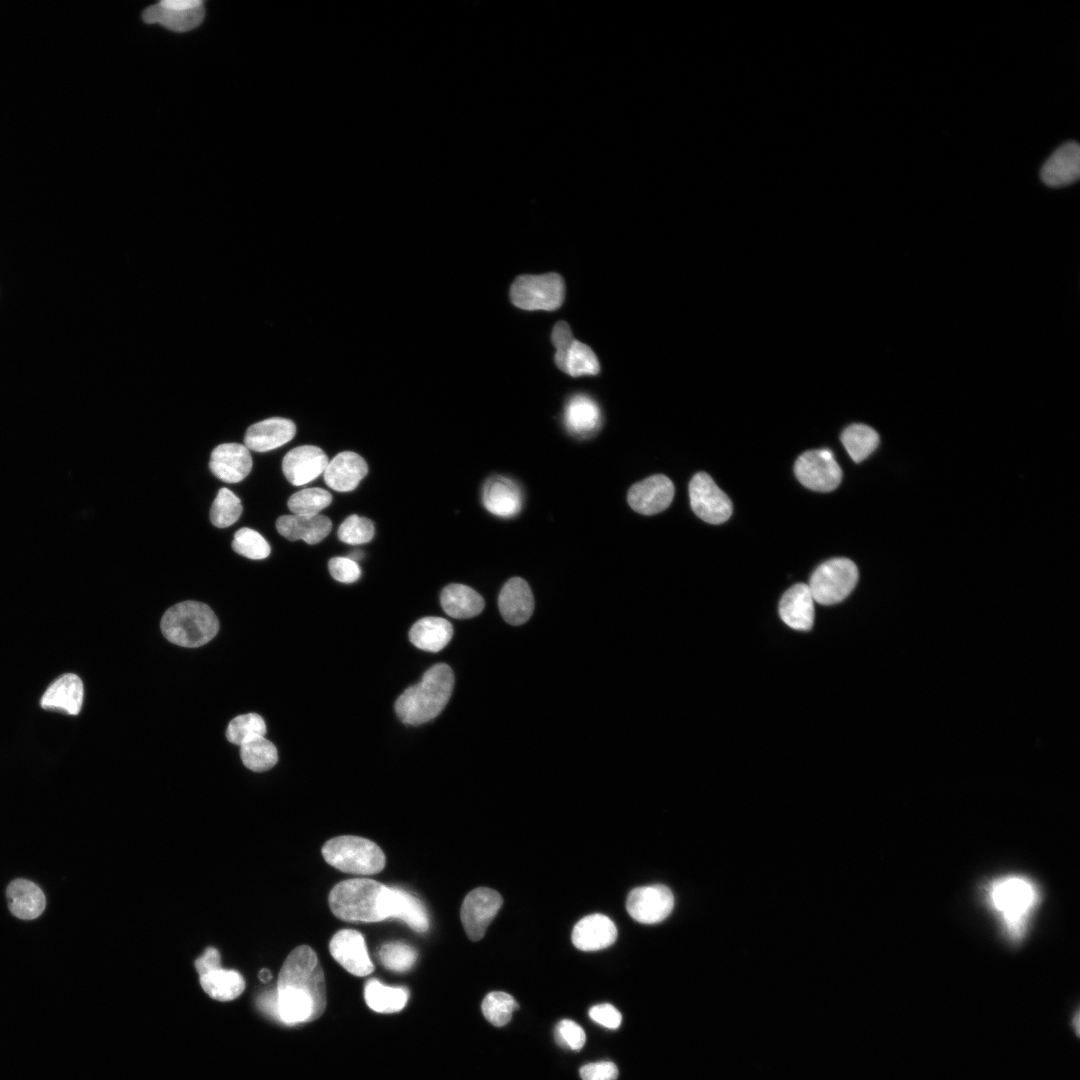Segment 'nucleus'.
I'll return each instance as SVG.
<instances>
[{"label": "nucleus", "instance_id": "1", "mask_svg": "<svg viewBox=\"0 0 1080 1080\" xmlns=\"http://www.w3.org/2000/svg\"><path fill=\"white\" fill-rule=\"evenodd\" d=\"M278 1020L287 1025L319 1018L326 1008V985L314 950L293 949L284 961L277 982Z\"/></svg>", "mask_w": 1080, "mask_h": 1080}, {"label": "nucleus", "instance_id": "2", "mask_svg": "<svg viewBox=\"0 0 1080 1080\" xmlns=\"http://www.w3.org/2000/svg\"><path fill=\"white\" fill-rule=\"evenodd\" d=\"M984 894L1006 937L1019 942L1040 902L1037 884L1026 876L1010 874L991 880Z\"/></svg>", "mask_w": 1080, "mask_h": 1080}, {"label": "nucleus", "instance_id": "3", "mask_svg": "<svg viewBox=\"0 0 1080 1080\" xmlns=\"http://www.w3.org/2000/svg\"><path fill=\"white\" fill-rule=\"evenodd\" d=\"M454 686L452 669L444 663L429 668L421 680L396 700L395 711L407 725H420L437 717L448 703Z\"/></svg>", "mask_w": 1080, "mask_h": 1080}, {"label": "nucleus", "instance_id": "4", "mask_svg": "<svg viewBox=\"0 0 1080 1080\" xmlns=\"http://www.w3.org/2000/svg\"><path fill=\"white\" fill-rule=\"evenodd\" d=\"M390 887L366 878L347 879L330 891L333 914L348 922H379L389 918Z\"/></svg>", "mask_w": 1080, "mask_h": 1080}, {"label": "nucleus", "instance_id": "5", "mask_svg": "<svg viewBox=\"0 0 1080 1080\" xmlns=\"http://www.w3.org/2000/svg\"><path fill=\"white\" fill-rule=\"evenodd\" d=\"M161 630L171 643L195 648L216 636L219 621L208 605L188 600L166 610L161 619Z\"/></svg>", "mask_w": 1080, "mask_h": 1080}, {"label": "nucleus", "instance_id": "6", "mask_svg": "<svg viewBox=\"0 0 1080 1080\" xmlns=\"http://www.w3.org/2000/svg\"><path fill=\"white\" fill-rule=\"evenodd\" d=\"M321 852L329 865L351 874L379 873L386 862L383 851L376 843L359 836L334 837L322 846Z\"/></svg>", "mask_w": 1080, "mask_h": 1080}, {"label": "nucleus", "instance_id": "7", "mask_svg": "<svg viewBox=\"0 0 1080 1080\" xmlns=\"http://www.w3.org/2000/svg\"><path fill=\"white\" fill-rule=\"evenodd\" d=\"M565 297L563 278L554 272L542 275H520L510 288V300L520 309L553 311Z\"/></svg>", "mask_w": 1080, "mask_h": 1080}, {"label": "nucleus", "instance_id": "8", "mask_svg": "<svg viewBox=\"0 0 1080 1080\" xmlns=\"http://www.w3.org/2000/svg\"><path fill=\"white\" fill-rule=\"evenodd\" d=\"M858 568L848 558H833L818 566L812 573L808 587L815 602L833 605L843 601L855 588Z\"/></svg>", "mask_w": 1080, "mask_h": 1080}, {"label": "nucleus", "instance_id": "9", "mask_svg": "<svg viewBox=\"0 0 1080 1080\" xmlns=\"http://www.w3.org/2000/svg\"><path fill=\"white\" fill-rule=\"evenodd\" d=\"M794 472L803 486L818 492H830L842 480V470L829 449L804 452L797 458Z\"/></svg>", "mask_w": 1080, "mask_h": 1080}, {"label": "nucleus", "instance_id": "10", "mask_svg": "<svg viewBox=\"0 0 1080 1080\" xmlns=\"http://www.w3.org/2000/svg\"><path fill=\"white\" fill-rule=\"evenodd\" d=\"M693 512L710 524H721L732 514V502L705 472L696 473L689 483Z\"/></svg>", "mask_w": 1080, "mask_h": 1080}, {"label": "nucleus", "instance_id": "11", "mask_svg": "<svg viewBox=\"0 0 1080 1080\" xmlns=\"http://www.w3.org/2000/svg\"><path fill=\"white\" fill-rule=\"evenodd\" d=\"M503 899L501 895L487 887H479L469 892L463 900L460 916L468 938L478 941L483 938L486 929L498 913Z\"/></svg>", "mask_w": 1080, "mask_h": 1080}, {"label": "nucleus", "instance_id": "12", "mask_svg": "<svg viewBox=\"0 0 1080 1080\" xmlns=\"http://www.w3.org/2000/svg\"><path fill=\"white\" fill-rule=\"evenodd\" d=\"M673 907V893L662 884L634 888L626 899L629 915L643 924L663 921L670 915Z\"/></svg>", "mask_w": 1080, "mask_h": 1080}, {"label": "nucleus", "instance_id": "13", "mask_svg": "<svg viewBox=\"0 0 1080 1080\" xmlns=\"http://www.w3.org/2000/svg\"><path fill=\"white\" fill-rule=\"evenodd\" d=\"M332 957L355 976H367L374 971L363 935L353 929L336 932L329 942Z\"/></svg>", "mask_w": 1080, "mask_h": 1080}, {"label": "nucleus", "instance_id": "14", "mask_svg": "<svg viewBox=\"0 0 1080 1080\" xmlns=\"http://www.w3.org/2000/svg\"><path fill=\"white\" fill-rule=\"evenodd\" d=\"M674 497V485L663 474L652 475L632 485L627 493L629 506L642 515L664 511Z\"/></svg>", "mask_w": 1080, "mask_h": 1080}, {"label": "nucleus", "instance_id": "15", "mask_svg": "<svg viewBox=\"0 0 1080 1080\" xmlns=\"http://www.w3.org/2000/svg\"><path fill=\"white\" fill-rule=\"evenodd\" d=\"M328 462V457L321 448L303 445L291 449L284 456L282 470L292 485L301 486L324 473Z\"/></svg>", "mask_w": 1080, "mask_h": 1080}, {"label": "nucleus", "instance_id": "16", "mask_svg": "<svg viewBox=\"0 0 1080 1080\" xmlns=\"http://www.w3.org/2000/svg\"><path fill=\"white\" fill-rule=\"evenodd\" d=\"M481 498L486 510L501 518L514 517L523 504L522 492L517 483L500 475L485 481Z\"/></svg>", "mask_w": 1080, "mask_h": 1080}, {"label": "nucleus", "instance_id": "17", "mask_svg": "<svg viewBox=\"0 0 1080 1080\" xmlns=\"http://www.w3.org/2000/svg\"><path fill=\"white\" fill-rule=\"evenodd\" d=\"M209 467L212 473L226 483L243 480L252 469L249 449L238 443H223L213 449Z\"/></svg>", "mask_w": 1080, "mask_h": 1080}, {"label": "nucleus", "instance_id": "18", "mask_svg": "<svg viewBox=\"0 0 1080 1080\" xmlns=\"http://www.w3.org/2000/svg\"><path fill=\"white\" fill-rule=\"evenodd\" d=\"M1080 176V148L1069 141L1055 150L1043 164L1040 177L1049 187L1059 188L1073 184Z\"/></svg>", "mask_w": 1080, "mask_h": 1080}, {"label": "nucleus", "instance_id": "19", "mask_svg": "<svg viewBox=\"0 0 1080 1080\" xmlns=\"http://www.w3.org/2000/svg\"><path fill=\"white\" fill-rule=\"evenodd\" d=\"M498 607L507 623L517 626L527 622L534 611V597L528 583L520 577L509 579L499 593Z\"/></svg>", "mask_w": 1080, "mask_h": 1080}, {"label": "nucleus", "instance_id": "20", "mask_svg": "<svg viewBox=\"0 0 1080 1080\" xmlns=\"http://www.w3.org/2000/svg\"><path fill=\"white\" fill-rule=\"evenodd\" d=\"M296 433L293 421L272 417L252 424L244 436L245 446L256 452L276 449L289 442Z\"/></svg>", "mask_w": 1080, "mask_h": 1080}, {"label": "nucleus", "instance_id": "21", "mask_svg": "<svg viewBox=\"0 0 1080 1080\" xmlns=\"http://www.w3.org/2000/svg\"><path fill=\"white\" fill-rule=\"evenodd\" d=\"M572 943L582 951H597L612 945L617 938L613 921L603 914L585 916L574 926Z\"/></svg>", "mask_w": 1080, "mask_h": 1080}, {"label": "nucleus", "instance_id": "22", "mask_svg": "<svg viewBox=\"0 0 1080 1080\" xmlns=\"http://www.w3.org/2000/svg\"><path fill=\"white\" fill-rule=\"evenodd\" d=\"M814 599L807 584L797 583L781 597L779 614L795 630H810L814 623Z\"/></svg>", "mask_w": 1080, "mask_h": 1080}, {"label": "nucleus", "instance_id": "23", "mask_svg": "<svg viewBox=\"0 0 1080 1080\" xmlns=\"http://www.w3.org/2000/svg\"><path fill=\"white\" fill-rule=\"evenodd\" d=\"M367 473V463L359 454L344 451L328 462L323 475L328 487L348 492L354 490Z\"/></svg>", "mask_w": 1080, "mask_h": 1080}, {"label": "nucleus", "instance_id": "24", "mask_svg": "<svg viewBox=\"0 0 1080 1080\" xmlns=\"http://www.w3.org/2000/svg\"><path fill=\"white\" fill-rule=\"evenodd\" d=\"M83 694V683L80 677L74 673H67L50 684L40 704L46 710L77 715L81 710Z\"/></svg>", "mask_w": 1080, "mask_h": 1080}, {"label": "nucleus", "instance_id": "25", "mask_svg": "<svg viewBox=\"0 0 1080 1080\" xmlns=\"http://www.w3.org/2000/svg\"><path fill=\"white\" fill-rule=\"evenodd\" d=\"M601 410L597 402L586 394H575L564 410V423L574 436L586 438L594 435L601 426Z\"/></svg>", "mask_w": 1080, "mask_h": 1080}, {"label": "nucleus", "instance_id": "26", "mask_svg": "<svg viewBox=\"0 0 1080 1080\" xmlns=\"http://www.w3.org/2000/svg\"><path fill=\"white\" fill-rule=\"evenodd\" d=\"M331 528V520L322 514L283 515L276 521V529L281 536L290 541L301 539L307 544L319 543L328 536Z\"/></svg>", "mask_w": 1080, "mask_h": 1080}, {"label": "nucleus", "instance_id": "27", "mask_svg": "<svg viewBox=\"0 0 1080 1080\" xmlns=\"http://www.w3.org/2000/svg\"><path fill=\"white\" fill-rule=\"evenodd\" d=\"M11 913L22 920L38 918L46 906V898L39 886L27 879H15L6 889Z\"/></svg>", "mask_w": 1080, "mask_h": 1080}, {"label": "nucleus", "instance_id": "28", "mask_svg": "<svg viewBox=\"0 0 1080 1080\" xmlns=\"http://www.w3.org/2000/svg\"><path fill=\"white\" fill-rule=\"evenodd\" d=\"M440 603L448 616L457 619L474 617L480 614L485 606L484 599L478 592L458 583L447 585L442 590Z\"/></svg>", "mask_w": 1080, "mask_h": 1080}, {"label": "nucleus", "instance_id": "29", "mask_svg": "<svg viewBox=\"0 0 1080 1080\" xmlns=\"http://www.w3.org/2000/svg\"><path fill=\"white\" fill-rule=\"evenodd\" d=\"M453 627L451 623L440 617H424L416 621L409 631V639L417 648L438 652L451 640Z\"/></svg>", "mask_w": 1080, "mask_h": 1080}, {"label": "nucleus", "instance_id": "30", "mask_svg": "<svg viewBox=\"0 0 1080 1080\" xmlns=\"http://www.w3.org/2000/svg\"><path fill=\"white\" fill-rule=\"evenodd\" d=\"M389 918H398L411 929L423 933L429 928V919L423 903L410 892L390 887Z\"/></svg>", "mask_w": 1080, "mask_h": 1080}, {"label": "nucleus", "instance_id": "31", "mask_svg": "<svg viewBox=\"0 0 1080 1080\" xmlns=\"http://www.w3.org/2000/svg\"><path fill=\"white\" fill-rule=\"evenodd\" d=\"M204 15L203 6L190 10H178L158 3L144 11L143 19L147 23H158L175 32H186L199 26Z\"/></svg>", "mask_w": 1080, "mask_h": 1080}, {"label": "nucleus", "instance_id": "32", "mask_svg": "<svg viewBox=\"0 0 1080 1080\" xmlns=\"http://www.w3.org/2000/svg\"><path fill=\"white\" fill-rule=\"evenodd\" d=\"M408 997L409 992L405 987L386 986L374 978L368 980L364 988L367 1005L378 1013H395L402 1010Z\"/></svg>", "mask_w": 1080, "mask_h": 1080}, {"label": "nucleus", "instance_id": "33", "mask_svg": "<svg viewBox=\"0 0 1080 1080\" xmlns=\"http://www.w3.org/2000/svg\"><path fill=\"white\" fill-rule=\"evenodd\" d=\"M200 984L206 994L218 1001L234 1000L245 989V981L239 972L222 968L200 976Z\"/></svg>", "mask_w": 1080, "mask_h": 1080}, {"label": "nucleus", "instance_id": "34", "mask_svg": "<svg viewBox=\"0 0 1080 1080\" xmlns=\"http://www.w3.org/2000/svg\"><path fill=\"white\" fill-rule=\"evenodd\" d=\"M841 442L851 459L859 463L878 447L879 435L868 425L852 424L842 432Z\"/></svg>", "mask_w": 1080, "mask_h": 1080}, {"label": "nucleus", "instance_id": "35", "mask_svg": "<svg viewBox=\"0 0 1080 1080\" xmlns=\"http://www.w3.org/2000/svg\"><path fill=\"white\" fill-rule=\"evenodd\" d=\"M243 764L254 772L271 769L278 761L275 745L264 736L254 737L240 746Z\"/></svg>", "mask_w": 1080, "mask_h": 1080}, {"label": "nucleus", "instance_id": "36", "mask_svg": "<svg viewBox=\"0 0 1080 1080\" xmlns=\"http://www.w3.org/2000/svg\"><path fill=\"white\" fill-rule=\"evenodd\" d=\"M332 501L330 492L313 487L300 490L290 496L287 502L289 510L296 515L312 516L328 507Z\"/></svg>", "mask_w": 1080, "mask_h": 1080}, {"label": "nucleus", "instance_id": "37", "mask_svg": "<svg viewBox=\"0 0 1080 1080\" xmlns=\"http://www.w3.org/2000/svg\"><path fill=\"white\" fill-rule=\"evenodd\" d=\"M600 364L593 350L587 345L574 339L567 353L565 372L571 377L584 375H598Z\"/></svg>", "mask_w": 1080, "mask_h": 1080}, {"label": "nucleus", "instance_id": "38", "mask_svg": "<svg viewBox=\"0 0 1080 1080\" xmlns=\"http://www.w3.org/2000/svg\"><path fill=\"white\" fill-rule=\"evenodd\" d=\"M519 1008L516 1000L508 993L493 991L488 993L482 1001L481 1009L484 1017L494 1026L502 1027L512 1018V1014Z\"/></svg>", "mask_w": 1080, "mask_h": 1080}, {"label": "nucleus", "instance_id": "39", "mask_svg": "<svg viewBox=\"0 0 1080 1080\" xmlns=\"http://www.w3.org/2000/svg\"><path fill=\"white\" fill-rule=\"evenodd\" d=\"M417 956L418 953L415 948L400 941L387 942L378 951L380 963L385 968L399 973L411 969L417 960Z\"/></svg>", "mask_w": 1080, "mask_h": 1080}, {"label": "nucleus", "instance_id": "40", "mask_svg": "<svg viewBox=\"0 0 1080 1080\" xmlns=\"http://www.w3.org/2000/svg\"><path fill=\"white\" fill-rule=\"evenodd\" d=\"M241 513V500L229 489L221 488L210 509L211 523L218 528H226L234 524Z\"/></svg>", "mask_w": 1080, "mask_h": 1080}, {"label": "nucleus", "instance_id": "41", "mask_svg": "<svg viewBox=\"0 0 1080 1080\" xmlns=\"http://www.w3.org/2000/svg\"><path fill=\"white\" fill-rule=\"evenodd\" d=\"M266 725L264 719L256 713H248L233 718L227 727L226 737L232 744L241 746L248 740L265 736Z\"/></svg>", "mask_w": 1080, "mask_h": 1080}, {"label": "nucleus", "instance_id": "42", "mask_svg": "<svg viewBox=\"0 0 1080 1080\" xmlns=\"http://www.w3.org/2000/svg\"><path fill=\"white\" fill-rule=\"evenodd\" d=\"M232 548L236 553L253 560L264 559L271 552L270 545L265 538L257 531L247 527L236 531L232 541Z\"/></svg>", "mask_w": 1080, "mask_h": 1080}, {"label": "nucleus", "instance_id": "43", "mask_svg": "<svg viewBox=\"0 0 1080 1080\" xmlns=\"http://www.w3.org/2000/svg\"><path fill=\"white\" fill-rule=\"evenodd\" d=\"M375 533L373 522L357 514L347 517L338 528V538L347 544H364L369 542Z\"/></svg>", "mask_w": 1080, "mask_h": 1080}, {"label": "nucleus", "instance_id": "44", "mask_svg": "<svg viewBox=\"0 0 1080 1080\" xmlns=\"http://www.w3.org/2000/svg\"><path fill=\"white\" fill-rule=\"evenodd\" d=\"M554 1036L558 1045L574 1051L580 1050L586 1041L583 1028L569 1019H563L557 1024Z\"/></svg>", "mask_w": 1080, "mask_h": 1080}, {"label": "nucleus", "instance_id": "45", "mask_svg": "<svg viewBox=\"0 0 1080 1080\" xmlns=\"http://www.w3.org/2000/svg\"><path fill=\"white\" fill-rule=\"evenodd\" d=\"M569 324L563 320L558 321L552 330L551 341L555 346L554 362L558 369L565 372L567 353L574 341Z\"/></svg>", "mask_w": 1080, "mask_h": 1080}, {"label": "nucleus", "instance_id": "46", "mask_svg": "<svg viewBox=\"0 0 1080 1080\" xmlns=\"http://www.w3.org/2000/svg\"><path fill=\"white\" fill-rule=\"evenodd\" d=\"M328 568L331 576L342 583H353L360 578L361 569L357 562L348 557L330 559Z\"/></svg>", "mask_w": 1080, "mask_h": 1080}, {"label": "nucleus", "instance_id": "47", "mask_svg": "<svg viewBox=\"0 0 1080 1080\" xmlns=\"http://www.w3.org/2000/svg\"><path fill=\"white\" fill-rule=\"evenodd\" d=\"M582 1080H616L617 1066L609 1061L589 1063L580 1068Z\"/></svg>", "mask_w": 1080, "mask_h": 1080}, {"label": "nucleus", "instance_id": "48", "mask_svg": "<svg viewBox=\"0 0 1080 1080\" xmlns=\"http://www.w3.org/2000/svg\"><path fill=\"white\" fill-rule=\"evenodd\" d=\"M589 1016L596 1023L609 1029H617L622 1021L621 1013L613 1005L608 1003L591 1007Z\"/></svg>", "mask_w": 1080, "mask_h": 1080}, {"label": "nucleus", "instance_id": "49", "mask_svg": "<svg viewBox=\"0 0 1080 1080\" xmlns=\"http://www.w3.org/2000/svg\"><path fill=\"white\" fill-rule=\"evenodd\" d=\"M220 959V953L217 949L213 947L207 948L204 954L201 957L197 958L194 963L199 977L209 972L220 969Z\"/></svg>", "mask_w": 1080, "mask_h": 1080}, {"label": "nucleus", "instance_id": "50", "mask_svg": "<svg viewBox=\"0 0 1080 1080\" xmlns=\"http://www.w3.org/2000/svg\"><path fill=\"white\" fill-rule=\"evenodd\" d=\"M258 1002L261 1009H263L267 1014L272 1015L273 1017L278 1019L277 989L263 993L258 998Z\"/></svg>", "mask_w": 1080, "mask_h": 1080}, {"label": "nucleus", "instance_id": "51", "mask_svg": "<svg viewBox=\"0 0 1080 1080\" xmlns=\"http://www.w3.org/2000/svg\"><path fill=\"white\" fill-rule=\"evenodd\" d=\"M160 5L178 10H190L202 6L200 0H164Z\"/></svg>", "mask_w": 1080, "mask_h": 1080}, {"label": "nucleus", "instance_id": "52", "mask_svg": "<svg viewBox=\"0 0 1080 1080\" xmlns=\"http://www.w3.org/2000/svg\"><path fill=\"white\" fill-rule=\"evenodd\" d=\"M258 976H259V979H260V980H261L262 982H268V981H269V980L271 979V977H272V975H271V972H270V971H269L268 969H266V968L262 969V970H261V971L259 972V975H258Z\"/></svg>", "mask_w": 1080, "mask_h": 1080}, {"label": "nucleus", "instance_id": "53", "mask_svg": "<svg viewBox=\"0 0 1080 1080\" xmlns=\"http://www.w3.org/2000/svg\"><path fill=\"white\" fill-rule=\"evenodd\" d=\"M362 557H363V553H362L361 551H355V552H353L352 554H350V555L348 556V558L352 559V560H353V561H355V562H356L357 560H360V559H362Z\"/></svg>", "mask_w": 1080, "mask_h": 1080}]
</instances>
